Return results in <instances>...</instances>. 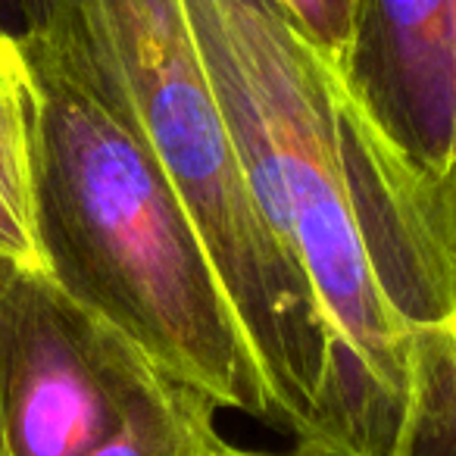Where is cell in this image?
<instances>
[{
    "label": "cell",
    "mask_w": 456,
    "mask_h": 456,
    "mask_svg": "<svg viewBox=\"0 0 456 456\" xmlns=\"http://www.w3.org/2000/svg\"><path fill=\"white\" fill-rule=\"evenodd\" d=\"M269 238L316 297L329 385L300 456H391L412 338L456 313V228L273 0H184Z\"/></svg>",
    "instance_id": "cell-1"
},
{
    "label": "cell",
    "mask_w": 456,
    "mask_h": 456,
    "mask_svg": "<svg viewBox=\"0 0 456 456\" xmlns=\"http://www.w3.org/2000/svg\"><path fill=\"white\" fill-rule=\"evenodd\" d=\"M41 273L219 410L279 425L200 228L151 151L28 41Z\"/></svg>",
    "instance_id": "cell-2"
},
{
    "label": "cell",
    "mask_w": 456,
    "mask_h": 456,
    "mask_svg": "<svg viewBox=\"0 0 456 456\" xmlns=\"http://www.w3.org/2000/svg\"><path fill=\"white\" fill-rule=\"evenodd\" d=\"M22 41L172 178L248 335L279 425L306 450L329 385L322 316L256 213L184 0H22Z\"/></svg>",
    "instance_id": "cell-3"
},
{
    "label": "cell",
    "mask_w": 456,
    "mask_h": 456,
    "mask_svg": "<svg viewBox=\"0 0 456 456\" xmlns=\"http://www.w3.org/2000/svg\"><path fill=\"white\" fill-rule=\"evenodd\" d=\"M169 385L128 338L22 269L0 372L4 453L88 456Z\"/></svg>",
    "instance_id": "cell-4"
},
{
    "label": "cell",
    "mask_w": 456,
    "mask_h": 456,
    "mask_svg": "<svg viewBox=\"0 0 456 456\" xmlns=\"http://www.w3.org/2000/svg\"><path fill=\"white\" fill-rule=\"evenodd\" d=\"M338 76L375 132L450 207L456 0H360L347 63Z\"/></svg>",
    "instance_id": "cell-5"
},
{
    "label": "cell",
    "mask_w": 456,
    "mask_h": 456,
    "mask_svg": "<svg viewBox=\"0 0 456 456\" xmlns=\"http://www.w3.org/2000/svg\"><path fill=\"white\" fill-rule=\"evenodd\" d=\"M35 85L20 38H0V256L41 273L32 216Z\"/></svg>",
    "instance_id": "cell-6"
},
{
    "label": "cell",
    "mask_w": 456,
    "mask_h": 456,
    "mask_svg": "<svg viewBox=\"0 0 456 456\" xmlns=\"http://www.w3.org/2000/svg\"><path fill=\"white\" fill-rule=\"evenodd\" d=\"M216 410L203 394L169 385L88 456H216L225 444Z\"/></svg>",
    "instance_id": "cell-7"
},
{
    "label": "cell",
    "mask_w": 456,
    "mask_h": 456,
    "mask_svg": "<svg viewBox=\"0 0 456 456\" xmlns=\"http://www.w3.org/2000/svg\"><path fill=\"white\" fill-rule=\"evenodd\" d=\"M273 4L316 47L325 63H331L338 72L344 69L350 41H354L360 0H273Z\"/></svg>",
    "instance_id": "cell-8"
},
{
    "label": "cell",
    "mask_w": 456,
    "mask_h": 456,
    "mask_svg": "<svg viewBox=\"0 0 456 456\" xmlns=\"http://www.w3.org/2000/svg\"><path fill=\"white\" fill-rule=\"evenodd\" d=\"M22 269L16 263L0 256V372H4V347H7V329H10V310H13V288ZM0 456L4 453V431H0Z\"/></svg>",
    "instance_id": "cell-9"
},
{
    "label": "cell",
    "mask_w": 456,
    "mask_h": 456,
    "mask_svg": "<svg viewBox=\"0 0 456 456\" xmlns=\"http://www.w3.org/2000/svg\"><path fill=\"white\" fill-rule=\"evenodd\" d=\"M26 35V7L22 0H0V38Z\"/></svg>",
    "instance_id": "cell-10"
},
{
    "label": "cell",
    "mask_w": 456,
    "mask_h": 456,
    "mask_svg": "<svg viewBox=\"0 0 456 456\" xmlns=\"http://www.w3.org/2000/svg\"><path fill=\"white\" fill-rule=\"evenodd\" d=\"M216 456H300L297 450L294 453H256V450H244V447H232V444H222V450Z\"/></svg>",
    "instance_id": "cell-11"
}]
</instances>
